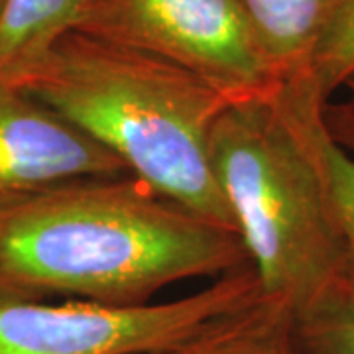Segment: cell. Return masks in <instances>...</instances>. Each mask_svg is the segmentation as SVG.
<instances>
[{
	"mask_svg": "<svg viewBox=\"0 0 354 354\" xmlns=\"http://www.w3.org/2000/svg\"><path fill=\"white\" fill-rule=\"evenodd\" d=\"M250 268L241 236L132 174L0 199V295L146 304L185 279Z\"/></svg>",
	"mask_w": 354,
	"mask_h": 354,
	"instance_id": "1",
	"label": "cell"
},
{
	"mask_svg": "<svg viewBox=\"0 0 354 354\" xmlns=\"http://www.w3.org/2000/svg\"><path fill=\"white\" fill-rule=\"evenodd\" d=\"M6 85L64 116L167 199L236 232L211 165V134L232 101L203 79L71 30Z\"/></svg>",
	"mask_w": 354,
	"mask_h": 354,
	"instance_id": "2",
	"label": "cell"
},
{
	"mask_svg": "<svg viewBox=\"0 0 354 354\" xmlns=\"http://www.w3.org/2000/svg\"><path fill=\"white\" fill-rule=\"evenodd\" d=\"M327 99L309 77L230 102L211 134V165L266 297L293 309L346 262L309 118Z\"/></svg>",
	"mask_w": 354,
	"mask_h": 354,
	"instance_id": "3",
	"label": "cell"
},
{
	"mask_svg": "<svg viewBox=\"0 0 354 354\" xmlns=\"http://www.w3.org/2000/svg\"><path fill=\"white\" fill-rule=\"evenodd\" d=\"M252 268L199 291L146 304L114 305L0 295V354H146L189 339L262 297Z\"/></svg>",
	"mask_w": 354,
	"mask_h": 354,
	"instance_id": "4",
	"label": "cell"
},
{
	"mask_svg": "<svg viewBox=\"0 0 354 354\" xmlns=\"http://www.w3.org/2000/svg\"><path fill=\"white\" fill-rule=\"evenodd\" d=\"M75 30L177 65L232 102L281 87L239 0H79Z\"/></svg>",
	"mask_w": 354,
	"mask_h": 354,
	"instance_id": "5",
	"label": "cell"
},
{
	"mask_svg": "<svg viewBox=\"0 0 354 354\" xmlns=\"http://www.w3.org/2000/svg\"><path fill=\"white\" fill-rule=\"evenodd\" d=\"M124 174L118 158L64 116L0 83V199L69 179Z\"/></svg>",
	"mask_w": 354,
	"mask_h": 354,
	"instance_id": "6",
	"label": "cell"
},
{
	"mask_svg": "<svg viewBox=\"0 0 354 354\" xmlns=\"http://www.w3.org/2000/svg\"><path fill=\"white\" fill-rule=\"evenodd\" d=\"M239 2L279 83L309 79L317 48L342 0Z\"/></svg>",
	"mask_w": 354,
	"mask_h": 354,
	"instance_id": "7",
	"label": "cell"
},
{
	"mask_svg": "<svg viewBox=\"0 0 354 354\" xmlns=\"http://www.w3.org/2000/svg\"><path fill=\"white\" fill-rule=\"evenodd\" d=\"M146 354H297L293 307L276 297L223 317L189 339Z\"/></svg>",
	"mask_w": 354,
	"mask_h": 354,
	"instance_id": "8",
	"label": "cell"
},
{
	"mask_svg": "<svg viewBox=\"0 0 354 354\" xmlns=\"http://www.w3.org/2000/svg\"><path fill=\"white\" fill-rule=\"evenodd\" d=\"M79 0H8L0 26V83L20 73L75 30Z\"/></svg>",
	"mask_w": 354,
	"mask_h": 354,
	"instance_id": "9",
	"label": "cell"
},
{
	"mask_svg": "<svg viewBox=\"0 0 354 354\" xmlns=\"http://www.w3.org/2000/svg\"><path fill=\"white\" fill-rule=\"evenodd\" d=\"M297 354H354V270L346 264L293 309Z\"/></svg>",
	"mask_w": 354,
	"mask_h": 354,
	"instance_id": "10",
	"label": "cell"
},
{
	"mask_svg": "<svg viewBox=\"0 0 354 354\" xmlns=\"http://www.w3.org/2000/svg\"><path fill=\"white\" fill-rule=\"evenodd\" d=\"M325 106L321 104L311 113L309 136L346 262L354 270V153L333 138L325 122Z\"/></svg>",
	"mask_w": 354,
	"mask_h": 354,
	"instance_id": "11",
	"label": "cell"
},
{
	"mask_svg": "<svg viewBox=\"0 0 354 354\" xmlns=\"http://www.w3.org/2000/svg\"><path fill=\"white\" fill-rule=\"evenodd\" d=\"M354 75V0H342L317 48L311 77L321 95L330 101Z\"/></svg>",
	"mask_w": 354,
	"mask_h": 354,
	"instance_id": "12",
	"label": "cell"
},
{
	"mask_svg": "<svg viewBox=\"0 0 354 354\" xmlns=\"http://www.w3.org/2000/svg\"><path fill=\"white\" fill-rule=\"evenodd\" d=\"M325 122L333 134V138L341 144L344 150L354 153V101L344 99V101L335 102L330 99L325 106Z\"/></svg>",
	"mask_w": 354,
	"mask_h": 354,
	"instance_id": "13",
	"label": "cell"
},
{
	"mask_svg": "<svg viewBox=\"0 0 354 354\" xmlns=\"http://www.w3.org/2000/svg\"><path fill=\"white\" fill-rule=\"evenodd\" d=\"M342 88L346 91V97H348V99H353V101H354V75L351 77L348 81H346V85H344Z\"/></svg>",
	"mask_w": 354,
	"mask_h": 354,
	"instance_id": "14",
	"label": "cell"
},
{
	"mask_svg": "<svg viewBox=\"0 0 354 354\" xmlns=\"http://www.w3.org/2000/svg\"><path fill=\"white\" fill-rule=\"evenodd\" d=\"M6 6H8V0H0V26L4 20V12H6Z\"/></svg>",
	"mask_w": 354,
	"mask_h": 354,
	"instance_id": "15",
	"label": "cell"
}]
</instances>
